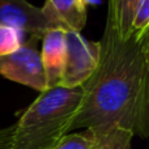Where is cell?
Returning <instances> with one entry per match:
<instances>
[{
    "label": "cell",
    "mask_w": 149,
    "mask_h": 149,
    "mask_svg": "<svg viewBox=\"0 0 149 149\" xmlns=\"http://www.w3.org/2000/svg\"><path fill=\"white\" fill-rule=\"evenodd\" d=\"M101 56L94 73L82 85L84 97L71 131L123 128L149 137V26L120 39L106 16Z\"/></svg>",
    "instance_id": "obj_1"
},
{
    "label": "cell",
    "mask_w": 149,
    "mask_h": 149,
    "mask_svg": "<svg viewBox=\"0 0 149 149\" xmlns=\"http://www.w3.org/2000/svg\"><path fill=\"white\" fill-rule=\"evenodd\" d=\"M82 97V86H55L39 93L15 124L12 149H52L70 134Z\"/></svg>",
    "instance_id": "obj_2"
},
{
    "label": "cell",
    "mask_w": 149,
    "mask_h": 149,
    "mask_svg": "<svg viewBox=\"0 0 149 149\" xmlns=\"http://www.w3.org/2000/svg\"><path fill=\"white\" fill-rule=\"evenodd\" d=\"M41 39L39 37L30 36L15 52L0 56V76L36 89L39 93L49 89L41 59V49L38 47Z\"/></svg>",
    "instance_id": "obj_3"
},
{
    "label": "cell",
    "mask_w": 149,
    "mask_h": 149,
    "mask_svg": "<svg viewBox=\"0 0 149 149\" xmlns=\"http://www.w3.org/2000/svg\"><path fill=\"white\" fill-rule=\"evenodd\" d=\"M100 56V41L85 39L79 31H65V64L59 86H82L94 73Z\"/></svg>",
    "instance_id": "obj_4"
},
{
    "label": "cell",
    "mask_w": 149,
    "mask_h": 149,
    "mask_svg": "<svg viewBox=\"0 0 149 149\" xmlns=\"http://www.w3.org/2000/svg\"><path fill=\"white\" fill-rule=\"evenodd\" d=\"M0 25L39 38L51 29H58L47 20L42 8L30 4L28 0H0Z\"/></svg>",
    "instance_id": "obj_5"
},
{
    "label": "cell",
    "mask_w": 149,
    "mask_h": 149,
    "mask_svg": "<svg viewBox=\"0 0 149 149\" xmlns=\"http://www.w3.org/2000/svg\"><path fill=\"white\" fill-rule=\"evenodd\" d=\"M41 59L47 86H59L65 64V30L51 29L42 37Z\"/></svg>",
    "instance_id": "obj_6"
},
{
    "label": "cell",
    "mask_w": 149,
    "mask_h": 149,
    "mask_svg": "<svg viewBox=\"0 0 149 149\" xmlns=\"http://www.w3.org/2000/svg\"><path fill=\"white\" fill-rule=\"evenodd\" d=\"M41 8L58 29L80 33L86 24V0H46Z\"/></svg>",
    "instance_id": "obj_7"
},
{
    "label": "cell",
    "mask_w": 149,
    "mask_h": 149,
    "mask_svg": "<svg viewBox=\"0 0 149 149\" xmlns=\"http://www.w3.org/2000/svg\"><path fill=\"white\" fill-rule=\"evenodd\" d=\"M137 0H109L107 16L111 18L119 38L127 39L131 34V24Z\"/></svg>",
    "instance_id": "obj_8"
},
{
    "label": "cell",
    "mask_w": 149,
    "mask_h": 149,
    "mask_svg": "<svg viewBox=\"0 0 149 149\" xmlns=\"http://www.w3.org/2000/svg\"><path fill=\"white\" fill-rule=\"evenodd\" d=\"M102 132L85 130L79 134H67L52 149H101Z\"/></svg>",
    "instance_id": "obj_9"
},
{
    "label": "cell",
    "mask_w": 149,
    "mask_h": 149,
    "mask_svg": "<svg viewBox=\"0 0 149 149\" xmlns=\"http://www.w3.org/2000/svg\"><path fill=\"white\" fill-rule=\"evenodd\" d=\"M100 132V131H98ZM101 149H132L131 143L134 135L123 128H113L103 131Z\"/></svg>",
    "instance_id": "obj_10"
},
{
    "label": "cell",
    "mask_w": 149,
    "mask_h": 149,
    "mask_svg": "<svg viewBox=\"0 0 149 149\" xmlns=\"http://www.w3.org/2000/svg\"><path fill=\"white\" fill-rule=\"evenodd\" d=\"M22 45V33L10 26L0 25V56L15 52Z\"/></svg>",
    "instance_id": "obj_11"
},
{
    "label": "cell",
    "mask_w": 149,
    "mask_h": 149,
    "mask_svg": "<svg viewBox=\"0 0 149 149\" xmlns=\"http://www.w3.org/2000/svg\"><path fill=\"white\" fill-rule=\"evenodd\" d=\"M149 26V0H137L132 17L131 31H143Z\"/></svg>",
    "instance_id": "obj_12"
},
{
    "label": "cell",
    "mask_w": 149,
    "mask_h": 149,
    "mask_svg": "<svg viewBox=\"0 0 149 149\" xmlns=\"http://www.w3.org/2000/svg\"><path fill=\"white\" fill-rule=\"evenodd\" d=\"M15 124L5 128H0V149H12Z\"/></svg>",
    "instance_id": "obj_13"
}]
</instances>
